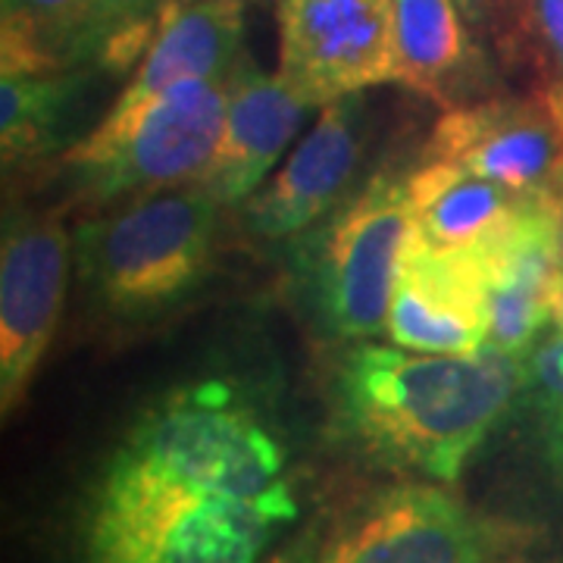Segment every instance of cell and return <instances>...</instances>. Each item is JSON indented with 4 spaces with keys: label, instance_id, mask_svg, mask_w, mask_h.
Listing matches in <instances>:
<instances>
[{
    "label": "cell",
    "instance_id": "6da1fadb",
    "mask_svg": "<svg viewBox=\"0 0 563 563\" xmlns=\"http://www.w3.org/2000/svg\"><path fill=\"white\" fill-rule=\"evenodd\" d=\"M288 451L229 383L163 395L88 488L79 563H261L298 520Z\"/></svg>",
    "mask_w": 563,
    "mask_h": 563
},
{
    "label": "cell",
    "instance_id": "7a4b0ae2",
    "mask_svg": "<svg viewBox=\"0 0 563 563\" xmlns=\"http://www.w3.org/2000/svg\"><path fill=\"white\" fill-rule=\"evenodd\" d=\"M526 388L529 361L492 344L473 354H426L366 339L332 363L329 429L383 470L454 483Z\"/></svg>",
    "mask_w": 563,
    "mask_h": 563
},
{
    "label": "cell",
    "instance_id": "3957f363",
    "mask_svg": "<svg viewBox=\"0 0 563 563\" xmlns=\"http://www.w3.org/2000/svg\"><path fill=\"white\" fill-rule=\"evenodd\" d=\"M220 210L188 181L85 220L73 235L85 295L117 320H151L185 303L210 273Z\"/></svg>",
    "mask_w": 563,
    "mask_h": 563
},
{
    "label": "cell",
    "instance_id": "277c9868",
    "mask_svg": "<svg viewBox=\"0 0 563 563\" xmlns=\"http://www.w3.org/2000/svg\"><path fill=\"white\" fill-rule=\"evenodd\" d=\"M413 229L407 176L379 169L291 244V276L313 329L329 342L383 335Z\"/></svg>",
    "mask_w": 563,
    "mask_h": 563
},
{
    "label": "cell",
    "instance_id": "5b68a950",
    "mask_svg": "<svg viewBox=\"0 0 563 563\" xmlns=\"http://www.w3.org/2000/svg\"><path fill=\"white\" fill-rule=\"evenodd\" d=\"M229 79L181 81L132 107L113 103L63 154L66 188L85 203H117L201 179L225 125Z\"/></svg>",
    "mask_w": 563,
    "mask_h": 563
},
{
    "label": "cell",
    "instance_id": "8992f818",
    "mask_svg": "<svg viewBox=\"0 0 563 563\" xmlns=\"http://www.w3.org/2000/svg\"><path fill=\"white\" fill-rule=\"evenodd\" d=\"M507 544L510 529L454 492L401 483L347 510L322 539L320 563H495Z\"/></svg>",
    "mask_w": 563,
    "mask_h": 563
},
{
    "label": "cell",
    "instance_id": "52a82bcc",
    "mask_svg": "<svg viewBox=\"0 0 563 563\" xmlns=\"http://www.w3.org/2000/svg\"><path fill=\"white\" fill-rule=\"evenodd\" d=\"M282 81L313 110L398 76L395 0H276Z\"/></svg>",
    "mask_w": 563,
    "mask_h": 563
},
{
    "label": "cell",
    "instance_id": "ba28073f",
    "mask_svg": "<svg viewBox=\"0 0 563 563\" xmlns=\"http://www.w3.org/2000/svg\"><path fill=\"white\" fill-rule=\"evenodd\" d=\"M420 161L463 166L514 195L561 188L563 79L539 81L529 95H492L444 110Z\"/></svg>",
    "mask_w": 563,
    "mask_h": 563
},
{
    "label": "cell",
    "instance_id": "9c48e42d",
    "mask_svg": "<svg viewBox=\"0 0 563 563\" xmlns=\"http://www.w3.org/2000/svg\"><path fill=\"white\" fill-rule=\"evenodd\" d=\"M73 235L57 213H10L0 244V407L25 398L57 335Z\"/></svg>",
    "mask_w": 563,
    "mask_h": 563
},
{
    "label": "cell",
    "instance_id": "30bf717a",
    "mask_svg": "<svg viewBox=\"0 0 563 563\" xmlns=\"http://www.w3.org/2000/svg\"><path fill=\"white\" fill-rule=\"evenodd\" d=\"M363 95L320 107L295 151L242 203L244 235L261 247H291L357 188L366 147Z\"/></svg>",
    "mask_w": 563,
    "mask_h": 563
},
{
    "label": "cell",
    "instance_id": "8fae6325",
    "mask_svg": "<svg viewBox=\"0 0 563 563\" xmlns=\"http://www.w3.org/2000/svg\"><path fill=\"white\" fill-rule=\"evenodd\" d=\"M488 282V344L529 361L548 317L551 282L563 263L558 188L520 195L483 242L473 244Z\"/></svg>",
    "mask_w": 563,
    "mask_h": 563
},
{
    "label": "cell",
    "instance_id": "7c38bea8",
    "mask_svg": "<svg viewBox=\"0 0 563 563\" xmlns=\"http://www.w3.org/2000/svg\"><path fill=\"white\" fill-rule=\"evenodd\" d=\"M388 339L426 354L488 344V282L476 247H435L410 229L388 310Z\"/></svg>",
    "mask_w": 563,
    "mask_h": 563
},
{
    "label": "cell",
    "instance_id": "4fadbf2b",
    "mask_svg": "<svg viewBox=\"0 0 563 563\" xmlns=\"http://www.w3.org/2000/svg\"><path fill=\"white\" fill-rule=\"evenodd\" d=\"M313 107L291 91L279 73H263L242 57L229 79V107L217 154L198 185L222 207H242L295 141Z\"/></svg>",
    "mask_w": 563,
    "mask_h": 563
},
{
    "label": "cell",
    "instance_id": "5bb4252c",
    "mask_svg": "<svg viewBox=\"0 0 563 563\" xmlns=\"http://www.w3.org/2000/svg\"><path fill=\"white\" fill-rule=\"evenodd\" d=\"M166 0H3L0 69L3 76H41L98 66L120 32L166 16Z\"/></svg>",
    "mask_w": 563,
    "mask_h": 563
},
{
    "label": "cell",
    "instance_id": "9a60e30c",
    "mask_svg": "<svg viewBox=\"0 0 563 563\" xmlns=\"http://www.w3.org/2000/svg\"><path fill=\"white\" fill-rule=\"evenodd\" d=\"M398 76L442 110L495 95V69L483 35L463 16L457 0H395Z\"/></svg>",
    "mask_w": 563,
    "mask_h": 563
},
{
    "label": "cell",
    "instance_id": "2e32d148",
    "mask_svg": "<svg viewBox=\"0 0 563 563\" xmlns=\"http://www.w3.org/2000/svg\"><path fill=\"white\" fill-rule=\"evenodd\" d=\"M169 13L157 38L135 66L113 103L132 107L173 85L195 79H225L242 60L244 3L247 0H166Z\"/></svg>",
    "mask_w": 563,
    "mask_h": 563
},
{
    "label": "cell",
    "instance_id": "e0dca14e",
    "mask_svg": "<svg viewBox=\"0 0 563 563\" xmlns=\"http://www.w3.org/2000/svg\"><path fill=\"white\" fill-rule=\"evenodd\" d=\"M407 195L413 232L435 247L483 242L520 198L498 181L444 161H420L413 173H407Z\"/></svg>",
    "mask_w": 563,
    "mask_h": 563
},
{
    "label": "cell",
    "instance_id": "ac0fdd59",
    "mask_svg": "<svg viewBox=\"0 0 563 563\" xmlns=\"http://www.w3.org/2000/svg\"><path fill=\"white\" fill-rule=\"evenodd\" d=\"M98 66L41 76H3L0 81V154L3 166L38 161L60 151L66 125Z\"/></svg>",
    "mask_w": 563,
    "mask_h": 563
},
{
    "label": "cell",
    "instance_id": "d6986e66",
    "mask_svg": "<svg viewBox=\"0 0 563 563\" xmlns=\"http://www.w3.org/2000/svg\"><path fill=\"white\" fill-rule=\"evenodd\" d=\"M526 398L536 417L544 463L563 485V332H554L532 351Z\"/></svg>",
    "mask_w": 563,
    "mask_h": 563
},
{
    "label": "cell",
    "instance_id": "ffe728a7",
    "mask_svg": "<svg viewBox=\"0 0 563 563\" xmlns=\"http://www.w3.org/2000/svg\"><path fill=\"white\" fill-rule=\"evenodd\" d=\"M320 551H322V539L320 529H303L301 536L282 542L276 551H269L261 563H320Z\"/></svg>",
    "mask_w": 563,
    "mask_h": 563
},
{
    "label": "cell",
    "instance_id": "44dd1931",
    "mask_svg": "<svg viewBox=\"0 0 563 563\" xmlns=\"http://www.w3.org/2000/svg\"><path fill=\"white\" fill-rule=\"evenodd\" d=\"M463 10V16L473 22V29L492 38V29H495V16H498V0H457Z\"/></svg>",
    "mask_w": 563,
    "mask_h": 563
},
{
    "label": "cell",
    "instance_id": "7402d4cb",
    "mask_svg": "<svg viewBox=\"0 0 563 563\" xmlns=\"http://www.w3.org/2000/svg\"><path fill=\"white\" fill-rule=\"evenodd\" d=\"M548 317H551V325L563 332V263L558 269V276L551 282V295H548Z\"/></svg>",
    "mask_w": 563,
    "mask_h": 563
},
{
    "label": "cell",
    "instance_id": "603a6c76",
    "mask_svg": "<svg viewBox=\"0 0 563 563\" xmlns=\"http://www.w3.org/2000/svg\"><path fill=\"white\" fill-rule=\"evenodd\" d=\"M558 198H561V225H563V181H561V188H558Z\"/></svg>",
    "mask_w": 563,
    "mask_h": 563
},
{
    "label": "cell",
    "instance_id": "cb8c5ba5",
    "mask_svg": "<svg viewBox=\"0 0 563 563\" xmlns=\"http://www.w3.org/2000/svg\"><path fill=\"white\" fill-rule=\"evenodd\" d=\"M176 3H185V0H176Z\"/></svg>",
    "mask_w": 563,
    "mask_h": 563
}]
</instances>
